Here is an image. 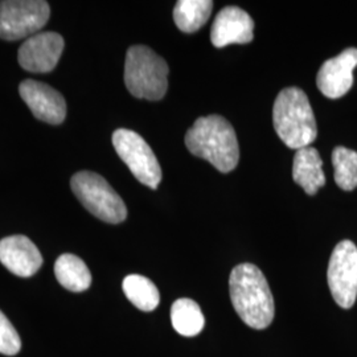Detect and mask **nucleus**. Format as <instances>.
I'll list each match as a JSON object with an SVG mask.
<instances>
[{
	"mask_svg": "<svg viewBox=\"0 0 357 357\" xmlns=\"http://www.w3.org/2000/svg\"><path fill=\"white\" fill-rule=\"evenodd\" d=\"M22 349V340L11 321L0 311V354L15 356Z\"/></svg>",
	"mask_w": 357,
	"mask_h": 357,
	"instance_id": "obj_20",
	"label": "nucleus"
},
{
	"mask_svg": "<svg viewBox=\"0 0 357 357\" xmlns=\"http://www.w3.org/2000/svg\"><path fill=\"white\" fill-rule=\"evenodd\" d=\"M255 38V22L243 8L229 6L217 13L211 29V41L216 48L229 44H248Z\"/></svg>",
	"mask_w": 357,
	"mask_h": 357,
	"instance_id": "obj_12",
	"label": "nucleus"
},
{
	"mask_svg": "<svg viewBox=\"0 0 357 357\" xmlns=\"http://www.w3.org/2000/svg\"><path fill=\"white\" fill-rule=\"evenodd\" d=\"M19 93L32 114L40 121L51 125H60L64 122L66 103L57 90L44 82L26 79L20 84Z\"/></svg>",
	"mask_w": 357,
	"mask_h": 357,
	"instance_id": "obj_10",
	"label": "nucleus"
},
{
	"mask_svg": "<svg viewBox=\"0 0 357 357\" xmlns=\"http://www.w3.org/2000/svg\"><path fill=\"white\" fill-rule=\"evenodd\" d=\"M328 286L335 302L352 308L357 298V248L349 240L337 243L328 264Z\"/></svg>",
	"mask_w": 357,
	"mask_h": 357,
	"instance_id": "obj_8",
	"label": "nucleus"
},
{
	"mask_svg": "<svg viewBox=\"0 0 357 357\" xmlns=\"http://www.w3.org/2000/svg\"><path fill=\"white\" fill-rule=\"evenodd\" d=\"M231 305L246 326L265 330L275 315L274 298L264 273L253 264H241L229 278Z\"/></svg>",
	"mask_w": 357,
	"mask_h": 357,
	"instance_id": "obj_1",
	"label": "nucleus"
},
{
	"mask_svg": "<svg viewBox=\"0 0 357 357\" xmlns=\"http://www.w3.org/2000/svg\"><path fill=\"white\" fill-rule=\"evenodd\" d=\"M190 153L205 159L222 174L233 171L240 160V147L233 126L221 115L199 118L187 134Z\"/></svg>",
	"mask_w": 357,
	"mask_h": 357,
	"instance_id": "obj_2",
	"label": "nucleus"
},
{
	"mask_svg": "<svg viewBox=\"0 0 357 357\" xmlns=\"http://www.w3.org/2000/svg\"><path fill=\"white\" fill-rule=\"evenodd\" d=\"M0 262L13 274L28 278L43 265L38 246L26 236H11L0 241Z\"/></svg>",
	"mask_w": 357,
	"mask_h": 357,
	"instance_id": "obj_13",
	"label": "nucleus"
},
{
	"mask_svg": "<svg viewBox=\"0 0 357 357\" xmlns=\"http://www.w3.org/2000/svg\"><path fill=\"white\" fill-rule=\"evenodd\" d=\"M212 10L211 0H178L174 8V22L181 32L193 33L208 22Z\"/></svg>",
	"mask_w": 357,
	"mask_h": 357,
	"instance_id": "obj_17",
	"label": "nucleus"
},
{
	"mask_svg": "<svg viewBox=\"0 0 357 357\" xmlns=\"http://www.w3.org/2000/svg\"><path fill=\"white\" fill-rule=\"evenodd\" d=\"M123 293L128 301L144 312L153 311L160 303V294L158 287L149 278L131 274L123 280Z\"/></svg>",
	"mask_w": 357,
	"mask_h": 357,
	"instance_id": "obj_18",
	"label": "nucleus"
},
{
	"mask_svg": "<svg viewBox=\"0 0 357 357\" xmlns=\"http://www.w3.org/2000/svg\"><path fill=\"white\" fill-rule=\"evenodd\" d=\"M64 45L61 35L56 32H38L22 44L17 61L26 72L48 73L59 64Z\"/></svg>",
	"mask_w": 357,
	"mask_h": 357,
	"instance_id": "obj_9",
	"label": "nucleus"
},
{
	"mask_svg": "<svg viewBox=\"0 0 357 357\" xmlns=\"http://www.w3.org/2000/svg\"><path fill=\"white\" fill-rule=\"evenodd\" d=\"M168 64L144 45L128 48L125 61V84L128 91L141 100L159 101L168 89Z\"/></svg>",
	"mask_w": 357,
	"mask_h": 357,
	"instance_id": "obj_4",
	"label": "nucleus"
},
{
	"mask_svg": "<svg viewBox=\"0 0 357 357\" xmlns=\"http://www.w3.org/2000/svg\"><path fill=\"white\" fill-rule=\"evenodd\" d=\"M273 122L281 141L294 150L308 147L318 137L311 103L299 88H286L278 94L273 107Z\"/></svg>",
	"mask_w": 357,
	"mask_h": 357,
	"instance_id": "obj_3",
	"label": "nucleus"
},
{
	"mask_svg": "<svg viewBox=\"0 0 357 357\" xmlns=\"http://www.w3.org/2000/svg\"><path fill=\"white\" fill-rule=\"evenodd\" d=\"M51 16L50 4L44 0L0 1V38L16 41L38 33Z\"/></svg>",
	"mask_w": 357,
	"mask_h": 357,
	"instance_id": "obj_6",
	"label": "nucleus"
},
{
	"mask_svg": "<svg viewBox=\"0 0 357 357\" xmlns=\"http://www.w3.org/2000/svg\"><path fill=\"white\" fill-rule=\"evenodd\" d=\"M335 181L343 191H354L357 187V153L345 147H336L332 153Z\"/></svg>",
	"mask_w": 357,
	"mask_h": 357,
	"instance_id": "obj_19",
	"label": "nucleus"
},
{
	"mask_svg": "<svg viewBox=\"0 0 357 357\" xmlns=\"http://www.w3.org/2000/svg\"><path fill=\"white\" fill-rule=\"evenodd\" d=\"M72 191L93 216L109 224L126 220L128 208L121 196L105 178L90 171H81L70 180Z\"/></svg>",
	"mask_w": 357,
	"mask_h": 357,
	"instance_id": "obj_5",
	"label": "nucleus"
},
{
	"mask_svg": "<svg viewBox=\"0 0 357 357\" xmlns=\"http://www.w3.org/2000/svg\"><path fill=\"white\" fill-rule=\"evenodd\" d=\"M293 178L294 181L311 196L326 184L323 160L317 149L308 146L296 150L294 156Z\"/></svg>",
	"mask_w": 357,
	"mask_h": 357,
	"instance_id": "obj_14",
	"label": "nucleus"
},
{
	"mask_svg": "<svg viewBox=\"0 0 357 357\" xmlns=\"http://www.w3.org/2000/svg\"><path fill=\"white\" fill-rule=\"evenodd\" d=\"M113 146L132 175L142 184L156 190L162 181V168L149 143L135 131L119 128L113 134Z\"/></svg>",
	"mask_w": 357,
	"mask_h": 357,
	"instance_id": "obj_7",
	"label": "nucleus"
},
{
	"mask_svg": "<svg viewBox=\"0 0 357 357\" xmlns=\"http://www.w3.org/2000/svg\"><path fill=\"white\" fill-rule=\"evenodd\" d=\"M54 275L63 287L73 293H82L91 284L89 268L75 255H63L57 258Z\"/></svg>",
	"mask_w": 357,
	"mask_h": 357,
	"instance_id": "obj_15",
	"label": "nucleus"
},
{
	"mask_svg": "<svg viewBox=\"0 0 357 357\" xmlns=\"http://www.w3.org/2000/svg\"><path fill=\"white\" fill-rule=\"evenodd\" d=\"M357 66L356 48H348L320 66L317 85L323 96L337 100L354 85V69Z\"/></svg>",
	"mask_w": 357,
	"mask_h": 357,
	"instance_id": "obj_11",
	"label": "nucleus"
},
{
	"mask_svg": "<svg viewBox=\"0 0 357 357\" xmlns=\"http://www.w3.org/2000/svg\"><path fill=\"white\" fill-rule=\"evenodd\" d=\"M171 323L178 335L193 337L204 330V314L195 301L181 298L171 307Z\"/></svg>",
	"mask_w": 357,
	"mask_h": 357,
	"instance_id": "obj_16",
	"label": "nucleus"
}]
</instances>
